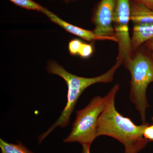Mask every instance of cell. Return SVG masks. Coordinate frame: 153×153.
Wrapping results in <instances>:
<instances>
[{"mask_svg": "<svg viewBox=\"0 0 153 153\" xmlns=\"http://www.w3.org/2000/svg\"><path fill=\"white\" fill-rule=\"evenodd\" d=\"M82 43V41L77 38L72 39L69 41L68 44V50L71 55H78Z\"/></svg>", "mask_w": 153, "mask_h": 153, "instance_id": "obj_12", "label": "cell"}, {"mask_svg": "<svg viewBox=\"0 0 153 153\" xmlns=\"http://www.w3.org/2000/svg\"><path fill=\"white\" fill-rule=\"evenodd\" d=\"M123 64L131 77L130 100L140 113L143 123H145L148 107L146 89L153 82V55L146 47L141 46Z\"/></svg>", "mask_w": 153, "mask_h": 153, "instance_id": "obj_3", "label": "cell"}, {"mask_svg": "<svg viewBox=\"0 0 153 153\" xmlns=\"http://www.w3.org/2000/svg\"><path fill=\"white\" fill-rule=\"evenodd\" d=\"M131 0H117L113 19L114 36L117 39V60L124 64L133 55L131 38L129 32L130 21Z\"/></svg>", "mask_w": 153, "mask_h": 153, "instance_id": "obj_5", "label": "cell"}, {"mask_svg": "<svg viewBox=\"0 0 153 153\" xmlns=\"http://www.w3.org/2000/svg\"><path fill=\"white\" fill-rule=\"evenodd\" d=\"M152 120L153 121V117L152 118Z\"/></svg>", "mask_w": 153, "mask_h": 153, "instance_id": "obj_18", "label": "cell"}, {"mask_svg": "<svg viewBox=\"0 0 153 153\" xmlns=\"http://www.w3.org/2000/svg\"><path fill=\"white\" fill-rule=\"evenodd\" d=\"M117 0H100L92 13L91 22L95 28L96 35L103 37H113V19Z\"/></svg>", "mask_w": 153, "mask_h": 153, "instance_id": "obj_7", "label": "cell"}, {"mask_svg": "<svg viewBox=\"0 0 153 153\" xmlns=\"http://www.w3.org/2000/svg\"><path fill=\"white\" fill-rule=\"evenodd\" d=\"M130 21L133 24L131 38L133 54L153 38V11L131 0Z\"/></svg>", "mask_w": 153, "mask_h": 153, "instance_id": "obj_6", "label": "cell"}, {"mask_svg": "<svg viewBox=\"0 0 153 153\" xmlns=\"http://www.w3.org/2000/svg\"><path fill=\"white\" fill-rule=\"evenodd\" d=\"M119 88V85L116 84L106 95L105 106L98 119L97 137H111L122 143L125 151L137 153L150 141L143 137L145 128L149 123L136 125L117 110L115 97Z\"/></svg>", "mask_w": 153, "mask_h": 153, "instance_id": "obj_1", "label": "cell"}, {"mask_svg": "<svg viewBox=\"0 0 153 153\" xmlns=\"http://www.w3.org/2000/svg\"><path fill=\"white\" fill-rule=\"evenodd\" d=\"M123 63L116 60V63L104 74L91 78L81 77L69 73L63 66L55 60L47 62V70L51 74H56L62 77L68 87L67 103L60 117L48 130L41 134L38 138V143L41 144L49 134L57 127H65L69 123L70 117L74 111V107L79 97L88 87L99 82L108 83L113 81L117 70Z\"/></svg>", "mask_w": 153, "mask_h": 153, "instance_id": "obj_2", "label": "cell"}, {"mask_svg": "<svg viewBox=\"0 0 153 153\" xmlns=\"http://www.w3.org/2000/svg\"><path fill=\"white\" fill-rule=\"evenodd\" d=\"M106 101V95L104 97H95L84 108L76 111L71 131L63 140V142H77L82 146H91L97 137L99 117L104 109Z\"/></svg>", "mask_w": 153, "mask_h": 153, "instance_id": "obj_4", "label": "cell"}, {"mask_svg": "<svg viewBox=\"0 0 153 153\" xmlns=\"http://www.w3.org/2000/svg\"><path fill=\"white\" fill-rule=\"evenodd\" d=\"M71 1H75V0H71Z\"/></svg>", "mask_w": 153, "mask_h": 153, "instance_id": "obj_19", "label": "cell"}, {"mask_svg": "<svg viewBox=\"0 0 153 153\" xmlns=\"http://www.w3.org/2000/svg\"><path fill=\"white\" fill-rule=\"evenodd\" d=\"M94 52L93 45L87 43H82L78 55L83 59H88L91 57Z\"/></svg>", "mask_w": 153, "mask_h": 153, "instance_id": "obj_11", "label": "cell"}, {"mask_svg": "<svg viewBox=\"0 0 153 153\" xmlns=\"http://www.w3.org/2000/svg\"><path fill=\"white\" fill-rule=\"evenodd\" d=\"M17 144L11 143L0 139L1 153H35L30 151L19 141H17Z\"/></svg>", "mask_w": 153, "mask_h": 153, "instance_id": "obj_9", "label": "cell"}, {"mask_svg": "<svg viewBox=\"0 0 153 153\" xmlns=\"http://www.w3.org/2000/svg\"><path fill=\"white\" fill-rule=\"evenodd\" d=\"M153 11V0H132Z\"/></svg>", "mask_w": 153, "mask_h": 153, "instance_id": "obj_14", "label": "cell"}, {"mask_svg": "<svg viewBox=\"0 0 153 153\" xmlns=\"http://www.w3.org/2000/svg\"><path fill=\"white\" fill-rule=\"evenodd\" d=\"M44 14L49 18L52 22L63 28L66 32L82 38L85 41L91 42L95 41L109 40L117 43V39L114 36L109 37L97 36L94 33L93 31L85 30L65 22L47 9L44 12Z\"/></svg>", "mask_w": 153, "mask_h": 153, "instance_id": "obj_8", "label": "cell"}, {"mask_svg": "<svg viewBox=\"0 0 153 153\" xmlns=\"http://www.w3.org/2000/svg\"><path fill=\"white\" fill-rule=\"evenodd\" d=\"M63 1L65 3H69V2L70 1H71V0H63Z\"/></svg>", "mask_w": 153, "mask_h": 153, "instance_id": "obj_17", "label": "cell"}, {"mask_svg": "<svg viewBox=\"0 0 153 153\" xmlns=\"http://www.w3.org/2000/svg\"><path fill=\"white\" fill-rule=\"evenodd\" d=\"M49 1H51V0H49Z\"/></svg>", "mask_w": 153, "mask_h": 153, "instance_id": "obj_20", "label": "cell"}, {"mask_svg": "<svg viewBox=\"0 0 153 153\" xmlns=\"http://www.w3.org/2000/svg\"><path fill=\"white\" fill-rule=\"evenodd\" d=\"M143 44L145 47L152 52L153 55V38L145 42Z\"/></svg>", "mask_w": 153, "mask_h": 153, "instance_id": "obj_15", "label": "cell"}, {"mask_svg": "<svg viewBox=\"0 0 153 153\" xmlns=\"http://www.w3.org/2000/svg\"><path fill=\"white\" fill-rule=\"evenodd\" d=\"M17 6L26 10H31L41 12L44 13L47 10L44 7L33 1V0H9Z\"/></svg>", "mask_w": 153, "mask_h": 153, "instance_id": "obj_10", "label": "cell"}, {"mask_svg": "<svg viewBox=\"0 0 153 153\" xmlns=\"http://www.w3.org/2000/svg\"><path fill=\"white\" fill-rule=\"evenodd\" d=\"M143 136L146 139L153 141V125H150L149 124L145 128Z\"/></svg>", "mask_w": 153, "mask_h": 153, "instance_id": "obj_13", "label": "cell"}, {"mask_svg": "<svg viewBox=\"0 0 153 153\" xmlns=\"http://www.w3.org/2000/svg\"><path fill=\"white\" fill-rule=\"evenodd\" d=\"M90 146L88 145L82 146V153H90Z\"/></svg>", "mask_w": 153, "mask_h": 153, "instance_id": "obj_16", "label": "cell"}]
</instances>
